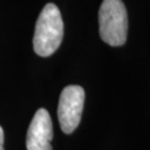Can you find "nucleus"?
Segmentation results:
<instances>
[{"label": "nucleus", "mask_w": 150, "mask_h": 150, "mask_svg": "<svg viewBox=\"0 0 150 150\" xmlns=\"http://www.w3.org/2000/svg\"><path fill=\"white\" fill-rule=\"evenodd\" d=\"M64 38V21L54 4H47L38 17L33 35V50L40 57H49L59 48Z\"/></svg>", "instance_id": "f257e3e1"}, {"label": "nucleus", "mask_w": 150, "mask_h": 150, "mask_svg": "<svg viewBox=\"0 0 150 150\" xmlns=\"http://www.w3.org/2000/svg\"><path fill=\"white\" fill-rule=\"evenodd\" d=\"M128 15L121 0H103L99 9V35L111 47L122 46L127 40Z\"/></svg>", "instance_id": "f03ea898"}, {"label": "nucleus", "mask_w": 150, "mask_h": 150, "mask_svg": "<svg viewBox=\"0 0 150 150\" xmlns=\"http://www.w3.org/2000/svg\"><path fill=\"white\" fill-rule=\"evenodd\" d=\"M85 103V90L80 86H67L61 91L58 105V120L64 134L74 132L79 126Z\"/></svg>", "instance_id": "7ed1b4c3"}, {"label": "nucleus", "mask_w": 150, "mask_h": 150, "mask_svg": "<svg viewBox=\"0 0 150 150\" xmlns=\"http://www.w3.org/2000/svg\"><path fill=\"white\" fill-rule=\"evenodd\" d=\"M52 121L45 108L38 109L29 125L26 138L27 150H52Z\"/></svg>", "instance_id": "20e7f679"}, {"label": "nucleus", "mask_w": 150, "mask_h": 150, "mask_svg": "<svg viewBox=\"0 0 150 150\" xmlns=\"http://www.w3.org/2000/svg\"><path fill=\"white\" fill-rule=\"evenodd\" d=\"M4 140H5V136H4V130L0 126V150H5L4 148Z\"/></svg>", "instance_id": "39448f33"}]
</instances>
